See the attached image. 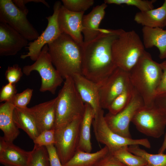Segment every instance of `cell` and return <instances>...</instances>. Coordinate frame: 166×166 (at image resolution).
Segmentation results:
<instances>
[{"label": "cell", "mask_w": 166, "mask_h": 166, "mask_svg": "<svg viewBox=\"0 0 166 166\" xmlns=\"http://www.w3.org/2000/svg\"><path fill=\"white\" fill-rule=\"evenodd\" d=\"M165 27H166V22L165 24Z\"/></svg>", "instance_id": "obj_43"}, {"label": "cell", "mask_w": 166, "mask_h": 166, "mask_svg": "<svg viewBox=\"0 0 166 166\" xmlns=\"http://www.w3.org/2000/svg\"><path fill=\"white\" fill-rule=\"evenodd\" d=\"M143 43L144 48L156 47L159 51V57L161 59L166 58V30L162 28L143 26Z\"/></svg>", "instance_id": "obj_21"}, {"label": "cell", "mask_w": 166, "mask_h": 166, "mask_svg": "<svg viewBox=\"0 0 166 166\" xmlns=\"http://www.w3.org/2000/svg\"><path fill=\"white\" fill-rule=\"evenodd\" d=\"M13 1L19 9L26 14L28 13L29 10L26 4L29 2L42 3L47 7H49L48 4L44 0H13Z\"/></svg>", "instance_id": "obj_39"}, {"label": "cell", "mask_w": 166, "mask_h": 166, "mask_svg": "<svg viewBox=\"0 0 166 166\" xmlns=\"http://www.w3.org/2000/svg\"><path fill=\"white\" fill-rule=\"evenodd\" d=\"M82 116L65 126L55 129L54 146L63 165L72 158L77 149Z\"/></svg>", "instance_id": "obj_10"}, {"label": "cell", "mask_w": 166, "mask_h": 166, "mask_svg": "<svg viewBox=\"0 0 166 166\" xmlns=\"http://www.w3.org/2000/svg\"><path fill=\"white\" fill-rule=\"evenodd\" d=\"M154 104L166 114V92L156 96Z\"/></svg>", "instance_id": "obj_40"}, {"label": "cell", "mask_w": 166, "mask_h": 166, "mask_svg": "<svg viewBox=\"0 0 166 166\" xmlns=\"http://www.w3.org/2000/svg\"><path fill=\"white\" fill-rule=\"evenodd\" d=\"M109 152V149L105 146L93 153L77 149L72 158L63 166H93Z\"/></svg>", "instance_id": "obj_25"}, {"label": "cell", "mask_w": 166, "mask_h": 166, "mask_svg": "<svg viewBox=\"0 0 166 166\" xmlns=\"http://www.w3.org/2000/svg\"><path fill=\"white\" fill-rule=\"evenodd\" d=\"M28 166H50L49 157L45 147L34 144L30 155Z\"/></svg>", "instance_id": "obj_29"}, {"label": "cell", "mask_w": 166, "mask_h": 166, "mask_svg": "<svg viewBox=\"0 0 166 166\" xmlns=\"http://www.w3.org/2000/svg\"><path fill=\"white\" fill-rule=\"evenodd\" d=\"M163 73L160 83L155 93V97L160 94L166 92V61L160 63Z\"/></svg>", "instance_id": "obj_38"}, {"label": "cell", "mask_w": 166, "mask_h": 166, "mask_svg": "<svg viewBox=\"0 0 166 166\" xmlns=\"http://www.w3.org/2000/svg\"><path fill=\"white\" fill-rule=\"evenodd\" d=\"M107 6L104 3L94 7L88 14L84 15L82 20L84 43L90 42L101 33L100 24L104 18Z\"/></svg>", "instance_id": "obj_19"}, {"label": "cell", "mask_w": 166, "mask_h": 166, "mask_svg": "<svg viewBox=\"0 0 166 166\" xmlns=\"http://www.w3.org/2000/svg\"><path fill=\"white\" fill-rule=\"evenodd\" d=\"M162 73L160 63L154 61L145 50L128 73L130 83L142 99L144 106L154 104L156 91Z\"/></svg>", "instance_id": "obj_2"}, {"label": "cell", "mask_w": 166, "mask_h": 166, "mask_svg": "<svg viewBox=\"0 0 166 166\" xmlns=\"http://www.w3.org/2000/svg\"><path fill=\"white\" fill-rule=\"evenodd\" d=\"M56 97L30 108L41 133L55 129Z\"/></svg>", "instance_id": "obj_18"}, {"label": "cell", "mask_w": 166, "mask_h": 166, "mask_svg": "<svg viewBox=\"0 0 166 166\" xmlns=\"http://www.w3.org/2000/svg\"><path fill=\"white\" fill-rule=\"evenodd\" d=\"M132 122L141 133L159 138L164 133L166 114L154 104L149 106L144 105L136 113Z\"/></svg>", "instance_id": "obj_8"}, {"label": "cell", "mask_w": 166, "mask_h": 166, "mask_svg": "<svg viewBox=\"0 0 166 166\" xmlns=\"http://www.w3.org/2000/svg\"><path fill=\"white\" fill-rule=\"evenodd\" d=\"M166 150V133L165 134L163 143L159 149L158 153H164Z\"/></svg>", "instance_id": "obj_41"}, {"label": "cell", "mask_w": 166, "mask_h": 166, "mask_svg": "<svg viewBox=\"0 0 166 166\" xmlns=\"http://www.w3.org/2000/svg\"><path fill=\"white\" fill-rule=\"evenodd\" d=\"M30 151L0 137V163L4 166H28Z\"/></svg>", "instance_id": "obj_17"}, {"label": "cell", "mask_w": 166, "mask_h": 166, "mask_svg": "<svg viewBox=\"0 0 166 166\" xmlns=\"http://www.w3.org/2000/svg\"><path fill=\"white\" fill-rule=\"evenodd\" d=\"M128 149L134 154L143 158L150 166H166V154L150 153L140 148L138 145H130Z\"/></svg>", "instance_id": "obj_26"}, {"label": "cell", "mask_w": 166, "mask_h": 166, "mask_svg": "<svg viewBox=\"0 0 166 166\" xmlns=\"http://www.w3.org/2000/svg\"><path fill=\"white\" fill-rule=\"evenodd\" d=\"M23 74L22 70L18 65L15 64L8 67L5 75L8 83L15 84L20 80Z\"/></svg>", "instance_id": "obj_34"}, {"label": "cell", "mask_w": 166, "mask_h": 166, "mask_svg": "<svg viewBox=\"0 0 166 166\" xmlns=\"http://www.w3.org/2000/svg\"><path fill=\"white\" fill-rule=\"evenodd\" d=\"M15 107L11 101L0 105V128L3 132L4 139L10 143H13L20 133L13 118Z\"/></svg>", "instance_id": "obj_20"}, {"label": "cell", "mask_w": 166, "mask_h": 166, "mask_svg": "<svg viewBox=\"0 0 166 166\" xmlns=\"http://www.w3.org/2000/svg\"><path fill=\"white\" fill-rule=\"evenodd\" d=\"M156 1L155 0H105L104 2L107 4H126L134 6L138 9L140 11H145L154 9L153 4Z\"/></svg>", "instance_id": "obj_30"}, {"label": "cell", "mask_w": 166, "mask_h": 166, "mask_svg": "<svg viewBox=\"0 0 166 166\" xmlns=\"http://www.w3.org/2000/svg\"><path fill=\"white\" fill-rule=\"evenodd\" d=\"M123 29H101L95 39L82 46V74L101 85L117 67L112 53V45Z\"/></svg>", "instance_id": "obj_1"}, {"label": "cell", "mask_w": 166, "mask_h": 166, "mask_svg": "<svg viewBox=\"0 0 166 166\" xmlns=\"http://www.w3.org/2000/svg\"><path fill=\"white\" fill-rule=\"evenodd\" d=\"M144 105L141 97L135 92L129 104L123 109L116 114L108 113L105 115L106 122L113 132L122 136L131 138L129 125L136 113Z\"/></svg>", "instance_id": "obj_12"}, {"label": "cell", "mask_w": 166, "mask_h": 166, "mask_svg": "<svg viewBox=\"0 0 166 166\" xmlns=\"http://www.w3.org/2000/svg\"><path fill=\"white\" fill-rule=\"evenodd\" d=\"M144 49L143 42L135 31L123 30L112 44L114 61L117 67L129 73L145 50Z\"/></svg>", "instance_id": "obj_5"}, {"label": "cell", "mask_w": 166, "mask_h": 166, "mask_svg": "<svg viewBox=\"0 0 166 166\" xmlns=\"http://www.w3.org/2000/svg\"><path fill=\"white\" fill-rule=\"evenodd\" d=\"M15 84L8 83L3 86L0 93V102L9 101L17 93Z\"/></svg>", "instance_id": "obj_35"}, {"label": "cell", "mask_w": 166, "mask_h": 166, "mask_svg": "<svg viewBox=\"0 0 166 166\" xmlns=\"http://www.w3.org/2000/svg\"><path fill=\"white\" fill-rule=\"evenodd\" d=\"M72 78L77 91L84 103L90 105L95 113L101 109L99 98L101 85L90 80L81 74H76Z\"/></svg>", "instance_id": "obj_16"}, {"label": "cell", "mask_w": 166, "mask_h": 166, "mask_svg": "<svg viewBox=\"0 0 166 166\" xmlns=\"http://www.w3.org/2000/svg\"><path fill=\"white\" fill-rule=\"evenodd\" d=\"M56 97L55 129L65 126L79 117L85 110V103L81 98L71 77L65 79Z\"/></svg>", "instance_id": "obj_4"}, {"label": "cell", "mask_w": 166, "mask_h": 166, "mask_svg": "<svg viewBox=\"0 0 166 166\" xmlns=\"http://www.w3.org/2000/svg\"><path fill=\"white\" fill-rule=\"evenodd\" d=\"M135 90L131 83L121 94L112 101L107 109L109 113L116 114L123 109L129 104L133 95Z\"/></svg>", "instance_id": "obj_28"}, {"label": "cell", "mask_w": 166, "mask_h": 166, "mask_svg": "<svg viewBox=\"0 0 166 166\" xmlns=\"http://www.w3.org/2000/svg\"><path fill=\"white\" fill-rule=\"evenodd\" d=\"M128 147H121L111 152L126 166H144L147 164L143 158L130 152Z\"/></svg>", "instance_id": "obj_27"}, {"label": "cell", "mask_w": 166, "mask_h": 166, "mask_svg": "<svg viewBox=\"0 0 166 166\" xmlns=\"http://www.w3.org/2000/svg\"><path fill=\"white\" fill-rule=\"evenodd\" d=\"M95 115V112L92 107L85 103V111L80 127L78 149L88 152H91L92 150L91 127Z\"/></svg>", "instance_id": "obj_24"}, {"label": "cell", "mask_w": 166, "mask_h": 166, "mask_svg": "<svg viewBox=\"0 0 166 166\" xmlns=\"http://www.w3.org/2000/svg\"><path fill=\"white\" fill-rule=\"evenodd\" d=\"M33 91V89L27 88L21 93H16L10 101L15 107L26 108L30 101Z\"/></svg>", "instance_id": "obj_32"}, {"label": "cell", "mask_w": 166, "mask_h": 166, "mask_svg": "<svg viewBox=\"0 0 166 166\" xmlns=\"http://www.w3.org/2000/svg\"><path fill=\"white\" fill-rule=\"evenodd\" d=\"M61 5L60 1H57L55 3L53 14L46 17L48 21L46 27L37 39L28 43V46L26 47L28 52L26 54L22 55L20 56L21 59L29 57L32 61H35L43 47L54 40L62 33L58 22V14Z\"/></svg>", "instance_id": "obj_11"}, {"label": "cell", "mask_w": 166, "mask_h": 166, "mask_svg": "<svg viewBox=\"0 0 166 166\" xmlns=\"http://www.w3.org/2000/svg\"><path fill=\"white\" fill-rule=\"evenodd\" d=\"M28 40L8 24L0 22V55H16L28 45Z\"/></svg>", "instance_id": "obj_15"}, {"label": "cell", "mask_w": 166, "mask_h": 166, "mask_svg": "<svg viewBox=\"0 0 166 166\" xmlns=\"http://www.w3.org/2000/svg\"><path fill=\"white\" fill-rule=\"evenodd\" d=\"M23 73L29 76L33 71H37L41 78L39 90L54 94L63 81V79L53 65L48 52V45L42 48L39 57L32 64L24 66Z\"/></svg>", "instance_id": "obj_7"}, {"label": "cell", "mask_w": 166, "mask_h": 166, "mask_svg": "<svg viewBox=\"0 0 166 166\" xmlns=\"http://www.w3.org/2000/svg\"><path fill=\"white\" fill-rule=\"evenodd\" d=\"M144 166H150L148 164H146V165Z\"/></svg>", "instance_id": "obj_42"}, {"label": "cell", "mask_w": 166, "mask_h": 166, "mask_svg": "<svg viewBox=\"0 0 166 166\" xmlns=\"http://www.w3.org/2000/svg\"><path fill=\"white\" fill-rule=\"evenodd\" d=\"M84 12L72 11L62 5L58 17V24L61 33L68 35L81 46L84 43L82 20Z\"/></svg>", "instance_id": "obj_14"}, {"label": "cell", "mask_w": 166, "mask_h": 166, "mask_svg": "<svg viewBox=\"0 0 166 166\" xmlns=\"http://www.w3.org/2000/svg\"><path fill=\"white\" fill-rule=\"evenodd\" d=\"M134 21L143 26L163 28L166 22V0L160 7L145 11H139L135 14Z\"/></svg>", "instance_id": "obj_22"}, {"label": "cell", "mask_w": 166, "mask_h": 166, "mask_svg": "<svg viewBox=\"0 0 166 166\" xmlns=\"http://www.w3.org/2000/svg\"><path fill=\"white\" fill-rule=\"evenodd\" d=\"M93 166H126L110 152L99 159Z\"/></svg>", "instance_id": "obj_36"}, {"label": "cell", "mask_w": 166, "mask_h": 166, "mask_svg": "<svg viewBox=\"0 0 166 166\" xmlns=\"http://www.w3.org/2000/svg\"><path fill=\"white\" fill-rule=\"evenodd\" d=\"M61 1L66 8L76 12H85L94 3L93 0H62Z\"/></svg>", "instance_id": "obj_31"}, {"label": "cell", "mask_w": 166, "mask_h": 166, "mask_svg": "<svg viewBox=\"0 0 166 166\" xmlns=\"http://www.w3.org/2000/svg\"><path fill=\"white\" fill-rule=\"evenodd\" d=\"M48 46L53 64L64 79L82 74V46L70 37L62 33Z\"/></svg>", "instance_id": "obj_3"}, {"label": "cell", "mask_w": 166, "mask_h": 166, "mask_svg": "<svg viewBox=\"0 0 166 166\" xmlns=\"http://www.w3.org/2000/svg\"><path fill=\"white\" fill-rule=\"evenodd\" d=\"M13 118L17 127L25 132L33 141L41 133L29 108L15 107L13 112Z\"/></svg>", "instance_id": "obj_23"}, {"label": "cell", "mask_w": 166, "mask_h": 166, "mask_svg": "<svg viewBox=\"0 0 166 166\" xmlns=\"http://www.w3.org/2000/svg\"><path fill=\"white\" fill-rule=\"evenodd\" d=\"M130 84L128 73L117 67L100 87V103L101 108L107 109L114 99Z\"/></svg>", "instance_id": "obj_13"}, {"label": "cell", "mask_w": 166, "mask_h": 166, "mask_svg": "<svg viewBox=\"0 0 166 166\" xmlns=\"http://www.w3.org/2000/svg\"><path fill=\"white\" fill-rule=\"evenodd\" d=\"M45 147L49 155L50 166H63L54 145H51Z\"/></svg>", "instance_id": "obj_37"}, {"label": "cell", "mask_w": 166, "mask_h": 166, "mask_svg": "<svg viewBox=\"0 0 166 166\" xmlns=\"http://www.w3.org/2000/svg\"><path fill=\"white\" fill-rule=\"evenodd\" d=\"M92 124L97 140L105 145L110 152L123 146L132 145H140L148 148L151 147V144L147 138L133 139L126 138L113 132L106 122L104 111L102 109L95 113Z\"/></svg>", "instance_id": "obj_6"}, {"label": "cell", "mask_w": 166, "mask_h": 166, "mask_svg": "<svg viewBox=\"0 0 166 166\" xmlns=\"http://www.w3.org/2000/svg\"><path fill=\"white\" fill-rule=\"evenodd\" d=\"M27 15L13 0H0V22L8 24L28 41H34L39 34L27 19Z\"/></svg>", "instance_id": "obj_9"}, {"label": "cell", "mask_w": 166, "mask_h": 166, "mask_svg": "<svg viewBox=\"0 0 166 166\" xmlns=\"http://www.w3.org/2000/svg\"><path fill=\"white\" fill-rule=\"evenodd\" d=\"M33 141L34 144L40 147L55 145V129L43 131Z\"/></svg>", "instance_id": "obj_33"}]
</instances>
